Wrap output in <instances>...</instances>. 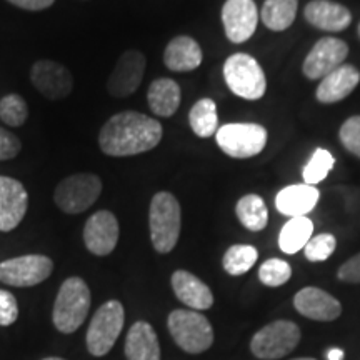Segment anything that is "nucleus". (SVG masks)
Instances as JSON below:
<instances>
[{
	"label": "nucleus",
	"instance_id": "obj_3",
	"mask_svg": "<svg viewBox=\"0 0 360 360\" xmlns=\"http://www.w3.org/2000/svg\"><path fill=\"white\" fill-rule=\"evenodd\" d=\"M90 310V289L80 277H69L58 289L53 304L52 321L62 334H74L87 319Z\"/></svg>",
	"mask_w": 360,
	"mask_h": 360
},
{
	"label": "nucleus",
	"instance_id": "obj_21",
	"mask_svg": "<svg viewBox=\"0 0 360 360\" xmlns=\"http://www.w3.org/2000/svg\"><path fill=\"white\" fill-rule=\"evenodd\" d=\"M321 192L309 184H297L282 188L277 193L276 207L277 210L287 217H307L317 205Z\"/></svg>",
	"mask_w": 360,
	"mask_h": 360
},
{
	"label": "nucleus",
	"instance_id": "obj_6",
	"mask_svg": "<svg viewBox=\"0 0 360 360\" xmlns=\"http://www.w3.org/2000/svg\"><path fill=\"white\" fill-rule=\"evenodd\" d=\"M125 310L119 300H109L94 314L87 330V350L94 357H103L112 350L124 328Z\"/></svg>",
	"mask_w": 360,
	"mask_h": 360
},
{
	"label": "nucleus",
	"instance_id": "obj_18",
	"mask_svg": "<svg viewBox=\"0 0 360 360\" xmlns=\"http://www.w3.org/2000/svg\"><path fill=\"white\" fill-rule=\"evenodd\" d=\"M174 294L182 304L192 310H207L214 305V294L209 285L187 270H175L170 278Z\"/></svg>",
	"mask_w": 360,
	"mask_h": 360
},
{
	"label": "nucleus",
	"instance_id": "obj_10",
	"mask_svg": "<svg viewBox=\"0 0 360 360\" xmlns=\"http://www.w3.org/2000/svg\"><path fill=\"white\" fill-rule=\"evenodd\" d=\"M53 262L47 255H20L0 262V282L12 287H34L47 281Z\"/></svg>",
	"mask_w": 360,
	"mask_h": 360
},
{
	"label": "nucleus",
	"instance_id": "obj_7",
	"mask_svg": "<svg viewBox=\"0 0 360 360\" xmlns=\"http://www.w3.org/2000/svg\"><path fill=\"white\" fill-rule=\"evenodd\" d=\"M300 342V327L292 321H276L255 332L250 352L257 359L277 360L294 352Z\"/></svg>",
	"mask_w": 360,
	"mask_h": 360
},
{
	"label": "nucleus",
	"instance_id": "obj_36",
	"mask_svg": "<svg viewBox=\"0 0 360 360\" xmlns=\"http://www.w3.org/2000/svg\"><path fill=\"white\" fill-rule=\"evenodd\" d=\"M22 148L20 139L15 134L8 132L7 129L0 127V162L11 160L19 155Z\"/></svg>",
	"mask_w": 360,
	"mask_h": 360
},
{
	"label": "nucleus",
	"instance_id": "obj_14",
	"mask_svg": "<svg viewBox=\"0 0 360 360\" xmlns=\"http://www.w3.org/2000/svg\"><path fill=\"white\" fill-rule=\"evenodd\" d=\"M222 24L231 42L242 44L249 40L259 24L254 0H227L222 7Z\"/></svg>",
	"mask_w": 360,
	"mask_h": 360
},
{
	"label": "nucleus",
	"instance_id": "obj_9",
	"mask_svg": "<svg viewBox=\"0 0 360 360\" xmlns=\"http://www.w3.org/2000/svg\"><path fill=\"white\" fill-rule=\"evenodd\" d=\"M217 146L232 159H250L259 155L267 143V129L259 124H225L219 127Z\"/></svg>",
	"mask_w": 360,
	"mask_h": 360
},
{
	"label": "nucleus",
	"instance_id": "obj_20",
	"mask_svg": "<svg viewBox=\"0 0 360 360\" xmlns=\"http://www.w3.org/2000/svg\"><path fill=\"white\" fill-rule=\"evenodd\" d=\"M360 82V72L357 67L342 64L339 69L326 75L317 87L315 97L322 103H335L347 98Z\"/></svg>",
	"mask_w": 360,
	"mask_h": 360
},
{
	"label": "nucleus",
	"instance_id": "obj_26",
	"mask_svg": "<svg viewBox=\"0 0 360 360\" xmlns=\"http://www.w3.org/2000/svg\"><path fill=\"white\" fill-rule=\"evenodd\" d=\"M299 0H265L260 19L270 30L282 32L294 24Z\"/></svg>",
	"mask_w": 360,
	"mask_h": 360
},
{
	"label": "nucleus",
	"instance_id": "obj_25",
	"mask_svg": "<svg viewBox=\"0 0 360 360\" xmlns=\"http://www.w3.org/2000/svg\"><path fill=\"white\" fill-rule=\"evenodd\" d=\"M312 232L314 224L309 217H292L282 227L281 236H278V247L289 255L297 254L307 245V242L312 238Z\"/></svg>",
	"mask_w": 360,
	"mask_h": 360
},
{
	"label": "nucleus",
	"instance_id": "obj_34",
	"mask_svg": "<svg viewBox=\"0 0 360 360\" xmlns=\"http://www.w3.org/2000/svg\"><path fill=\"white\" fill-rule=\"evenodd\" d=\"M339 137L342 146L360 159V115H352L342 124Z\"/></svg>",
	"mask_w": 360,
	"mask_h": 360
},
{
	"label": "nucleus",
	"instance_id": "obj_8",
	"mask_svg": "<svg viewBox=\"0 0 360 360\" xmlns=\"http://www.w3.org/2000/svg\"><path fill=\"white\" fill-rule=\"evenodd\" d=\"M102 193V180L96 174H74L58 182L53 200L65 214H82Z\"/></svg>",
	"mask_w": 360,
	"mask_h": 360
},
{
	"label": "nucleus",
	"instance_id": "obj_35",
	"mask_svg": "<svg viewBox=\"0 0 360 360\" xmlns=\"http://www.w3.org/2000/svg\"><path fill=\"white\" fill-rule=\"evenodd\" d=\"M19 319V305L12 292L0 290V326L8 327Z\"/></svg>",
	"mask_w": 360,
	"mask_h": 360
},
{
	"label": "nucleus",
	"instance_id": "obj_23",
	"mask_svg": "<svg viewBox=\"0 0 360 360\" xmlns=\"http://www.w3.org/2000/svg\"><path fill=\"white\" fill-rule=\"evenodd\" d=\"M125 359L160 360V344L150 323L139 321L130 327L125 339Z\"/></svg>",
	"mask_w": 360,
	"mask_h": 360
},
{
	"label": "nucleus",
	"instance_id": "obj_32",
	"mask_svg": "<svg viewBox=\"0 0 360 360\" xmlns=\"http://www.w3.org/2000/svg\"><path fill=\"white\" fill-rule=\"evenodd\" d=\"M292 277V267L285 260L269 259L260 265L259 278L267 287H281Z\"/></svg>",
	"mask_w": 360,
	"mask_h": 360
},
{
	"label": "nucleus",
	"instance_id": "obj_27",
	"mask_svg": "<svg viewBox=\"0 0 360 360\" xmlns=\"http://www.w3.org/2000/svg\"><path fill=\"white\" fill-rule=\"evenodd\" d=\"M236 214L240 224L252 232H260L267 227V205L257 193H247V195L242 197L236 205Z\"/></svg>",
	"mask_w": 360,
	"mask_h": 360
},
{
	"label": "nucleus",
	"instance_id": "obj_28",
	"mask_svg": "<svg viewBox=\"0 0 360 360\" xmlns=\"http://www.w3.org/2000/svg\"><path fill=\"white\" fill-rule=\"evenodd\" d=\"M188 124L197 137L209 139L219 130L217 105L212 98H200L188 112Z\"/></svg>",
	"mask_w": 360,
	"mask_h": 360
},
{
	"label": "nucleus",
	"instance_id": "obj_30",
	"mask_svg": "<svg viewBox=\"0 0 360 360\" xmlns=\"http://www.w3.org/2000/svg\"><path fill=\"white\" fill-rule=\"evenodd\" d=\"M29 117V107L19 94H8L0 101V119L8 127H20Z\"/></svg>",
	"mask_w": 360,
	"mask_h": 360
},
{
	"label": "nucleus",
	"instance_id": "obj_29",
	"mask_svg": "<svg viewBox=\"0 0 360 360\" xmlns=\"http://www.w3.org/2000/svg\"><path fill=\"white\" fill-rule=\"evenodd\" d=\"M257 259H259V252L255 247L237 244V245L229 247L227 252H225L222 265H224V270L229 274V276L238 277V276H244L245 272H249V270L255 265V262H257Z\"/></svg>",
	"mask_w": 360,
	"mask_h": 360
},
{
	"label": "nucleus",
	"instance_id": "obj_38",
	"mask_svg": "<svg viewBox=\"0 0 360 360\" xmlns=\"http://www.w3.org/2000/svg\"><path fill=\"white\" fill-rule=\"evenodd\" d=\"M8 2L24 11H44L51 7L56 0H8Z\"/></svg>",
	"mask_w": 360,
	"mask_h": 360
},
{
	"label": "nucleus",
	"instance_id": "obj_13",
	"mask_svg": "<svg viewBox=\"0 0 360 360\" xmlns=\"http://www.w3.org/2000/svg\"><path fill=\"white\" fill-rule=\"evenodd\" d=\"M34 87L49 101H60L70 96L74 77L65 65L56 60H37L30 69Z\"/></svg>",
	"mask_w": 360,
	"mask_h": 360
},
{
	"label": "nucleus",
	"instance_id": "obj_2",
	"mask_svg": "<svg viewBox=\"0 0 360 360\" xmlns=\"http://www.w3.org/2000/svg\"><path fill=\"white\" fill-rule=\"evenodd\" d=\"M148 225L154 249L159 254H169L177 245L182 227V210L174 193L159 192L150 202Z\"/></svg>",
	"mask_w": 360,
	"mask_h": 360
},
{
	"label": "nucleus",
	"instance_id": "obj_22",
	"mask_svg": "<svg viewBox=\"0 0 360 360\" xmlns=\"http://www.w3.org/2000/svg\"><path fill=\"white\" fill-rule=\"evenodd\" d=\"M202 53L200 45L188 35H179L165 47L164 64L172 72H191L200 67Z\"/></svg>",
	"mask_w": 360,
	"mask_h": 360
},
{
	"label": "nucleus",
	"instance_id": "obj_37",
	"mask_svg": "<svg viewBox=\"0 0 360 360\" xmlns=\"http://www.w3.org/2000/svg\"><path fill=\"white\" fill-rule=\"evenodd\" d=\"M337 277L342 282L347 283H360V254L350 257L337 270Z\"/></svg>",
	"mask_w": 360,
	"mask_h": 360
},
{
	"label": "nucleus",
	"instance_id": "obj_17",
	"mask_svg": "<svg viewBox=\"0 0 360 360\" xmlns=\"http://www.w3.org/2000/svg\"><path fill=\"white\" fill-rule=\"evenodd\" d=\"M294 307L304 317L319 322H332L340 317L342 304L319 287H304L294 297Z\"/></svg>",
	"mask_w": 360,
	"mask_h": 360
},
{
	"label": "nucleus",
	"instance_id": "obj_16",
	"mask_svg": "<svg viewBox=\"0 0 360 360\" xmlns=\"http://www.w3.org/2000/svg\"><path fill=\"white\" fill-rule=\"evenodd\" d=\"M29 193L17 179L0 175V232H11L24 220Z\"/></svg>",
	"mask_w": 360,
	"mask_h": 360
},
{
	"label": "nucleus",
	"instance_id": "obj_15",
	"mask_svg": "<svg viewBox=\"0 0 360 360\" xmlns=\"http://www.w3.org/2000/svg\"><path fill=\"white\" fill-rule=\"evenodd\" d=\"M119 220L109 210H98L89 217L84 227V242L90 254L105 257L114 252L119 242Z\"/></svg>",
	"mask_w": 360,
	"mask_h": 360
},
{
	"label": "nucleus",
	"instance_id": "obj_31",
	"mask_svg": "<svg viewBox=\"0 0 360 360\" xmlns=\"http://www.w3.org/2000/svg\"><path fill=\"white\" fill-rule=\"evenodd\" d=\"M334 157L326 148H317L314 152L312 159L309 160V164L304 169V180L309 186L322 182L327 177L330 169L334 167Z\"/></svg>",
	"mask_w": 360,
	"mask_h": 360
},
{
	"label": "nucleus",
	"instance_id": "obj_5",
	"mask_svg": "<svg viewBox=\"0 0 360 360\" xmlns=\"http://www.w3.org/2000/svg\"><path fill=\"white\" fill-rule=\"evenodd\" d=\"M224 79L237 97L259 101L267 89L262 67L249 53H233L224 64Z\"/></svg>",
	"mask_w": 360,
	"mask_h": 360
},
{
	"label": "nucleus",
	"instance_id": "obj_24",
	"mask_svg": "<svg viewBox=\"0 0 360 360\" xmlns=\"http://www.w3.org/2000/svg\"><path fill=\"white\" fill-rule=\"evenodd\" d=\"M180 85L172 79H157L150 84L147 92V102L150 110L159 117H172L179 110Z\"/></svg>",
	"mask_w": 360,
	"mask_h": 360
},
{
	"label": "nucleus",
	"instance_id": "obj_11",
	"mask_svg": "<svg viewBox=\"0 0 360 360\" xmlns=\"http://www.w3.org/2000/svg\"><path fill=\"white\" fill-rule=\"evenodd\" d=\"M349 56V47L344 40L335 37H323L314 45L305 57L302 72L310 80L323 79L344 64Z\"/></svg>",
	"mask_w": 360,
	"mask_h": 360
},
{
	"label": "nucleus",
	"instance_id": "obj_4",
	"mask_svg": "<svg viewBox=\"0 0 360 360\" xmlns=\"http://www.w3.org/2000/svg\"><path fill=\"white\" fill-rule=\"evenodd\" d=\"M170 335L184 352L202 354L214 344V328L209 319L197 310L177 309L169 314Z\"/></svg>",
	"mask_w": 360,
	"mask_h": 360
},
{
	"label": "nucleus",
	"instance_id": "obj_39",
	"mask_svg": "<svg viewBox=\"0 0 360 360\" xmlns=\"http://www.w3.org/2000/svg\"><path fill=\"white\" fill-rule=\"evenodd\" d=\"M342 359H344V350L342 349L334 347L327 352V360H342Z\"/></svg>",
	"mask_w": 360,
	"mask_h": 360
},
{
	"label": "nucleus",
	"instance_id": "obj_33",
	"mask_svg": "<svg viewBox=\"0 0 360 360\" xmlns=\"http://www.w3.org/2000/svg\"><path fill=\"white\" fill-rule=\"evenodd\" d=\"M337 240L332 233H321V236H315L307 242V245L304 247L305 259L310 262H323L330 257L335 252Z\"/></svg>",
	"mask_w": 360,
	"mask_h": 360
},
{
	"label": "nucleus",
	"instance_id": "obj_40",
	"mask_svg": "<svg viewBox=\"0 0 360 360\" xmlns=\"http://www.w3.org/2000/svg\"><path fill=\"white\" fill-rule=\"evenodd\" d=\"M292 360H317V359H312V357H297V359H292Z\"/></svg>",
	"mask_w": 360,
	"mask_h": 360
},
{
	"label": "nucleus",
	"instance_id": "obj_1",
	"mask_svg": "<svg viewBox=\"0 0 360 360\" xmlns=\"http://www.w3.org/2000/svg\"><path fill=\"white\" fill-rule=\"evenodd\" d=\"M164 129L159 120L135 110L112 115L98 134V146L105 155L130 157L159 146Z\"/></svg>",
	"mask_w": 360,
	"mask_h": 360
},
{
	"label": "nucleus",
	"instance_id": "obj_19",
	"mask_svg": "<svg viewBox=\"0 0 360 360\" xmlns=\"http://www.w3.org/2000/svg\"><path fill=\"white\" fill-rule=\"evenodd\" d=\"M309 24L326 32H342L352 22V13L347 7L332 0H312L304 11Z\"/></svg>",
	"mask_w": 360,
	"mask_h": 360
},
{
	"label": "nucleus",
	"instance_id": "obj_12",
	"mask_svg": "<svg viewBox=\"0 0 360 360\" xmlns=\"http://www.w3.org/2000/svg\"><path fill=\"white\" fill-rule=\"evenodd\" d=\"M146 65V56L141 51H134V49L125 51L119 57L109 80H107V90L110 96L117 98L132 96L142 84Z\"/></svg>",
	"mask_w": 360,
	"mask_h": 360
},
{
	"label": "nucleus",
	"instance_id": "obj_42",
	"mask_svg": "<svg viewBox=\"0 0 360 360\" xmlns=\"http://www.w3.org/2000/svg\"><path fill=\"white\" fill-rule=\"evenodd\" d=\"M357 32H359V37H360V24H359V27H357Z\"/></svg>",
	"mask_w": 360,
	"mask_h": 360
},
{
	"label": "nucleus",
	"instance_id": "obj_41",
	"mask_svg": "<svg viewBox=\"0 0 360 360\" xmlns=\"http://www.w3.org/2000/svg\"><path fill=\"white\" fill-rule=\"evenodd\" d=\"M44 360H65V359H60V357H47V359H44Z\"/></svg>",
	"mask_w": 360,
	"mask_h": 360
}]
</instances>
